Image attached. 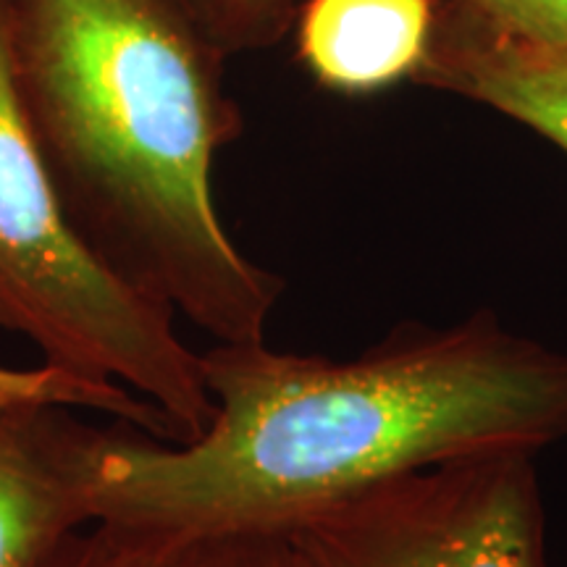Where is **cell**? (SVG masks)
Returning a JSON list of instances; mask_svg holds the SVG:
<instances>
[{"label":"cell","mask_w":567,"mask_h":567,"mask_svg":"<svg viewBox=\"0 0 567 567\" xmlns=\"http://www.w3.org/2000/svg\"><path fill=\"white\" fill-rule=\"evenodd\" d=\"M213 400L187 444L103 431L92 523L168 542L292 530L381 481L567 436V354L492 313L400 326L352 360L266 342L200 354Z\"/></svg>","instance_id":"cell-1"},{"label":"cell","mask_w":567,"mask_h":567,"mask_svg":"<svg viewBox=\"0 0 567 567\" xmlns=\"http://www.w3.org/2000/svg\"><path fill=\"white\" fill-rule=\"evenodd\" d=\"M17 80L71 224L216 344L266 342L284 281L234 245L213 163L234 111L166 0H13Z\"/></svg>","instance_id":"cell-2"},{"label":"cell","mask_w":567,"mask_h":567,"mask_svg":"<svg viewBox=\"0 0 567 567\" xmlns=\"http://www.w3.org/2000/svg\"><path fill=\"white\" fill-rule=\"evenodd\" d=\"M13 21L0 0V329L42 363L130 389L172 423L174 444L193 442L213 417L200 354L71 224L21 101Z\"/></svg>","instance_id":"cell-3"},{"label":"cell","mask_w":567,"mask_h":567,"mask_svg":"<svg viewBox=\"0 0 567 567\" xmlns=\"http://www.w3.org/2000/svg\"><path fill=\"white\" fill-rule=\"evenodd\" d=\"M536 452L400 473L287 530L313 567H547Z\"/></svg>","instance_id":"cell-4"},{"label":"cell","mask_w":567,"mask_h":567,"mask_svg":"<svg viewBox=\"0 0 567 567\" xmlns=\"http://www.w3.org/2000/svg\"><path fill=\"white\" fill-rule=\"evenodd\" d=\"M69 410L0 413V567H45L92 523L90 484L103 429H90Z\"/></svg>","instance_id":"cell-5"},{"label":"cell","mask_w":567,"mask_h":567,"mask_svg":"<svg viewBox=\"0 0 567 567\" xmlns=\"http://www.w3.org/2000/svg\"><path fill=\"white\" fill-rule=\"evenodd\" d=\"M417 74L530 126L567 153V53L549 42L444 0Z\"/></svg>","instance_id":"cell-6"},{"label":"cell","mask_w":567,"mask_h":567,"mask_svg":"<svg viewBox=\"0 0 567 567\" xmlns=\"http://www.w3.org/2000/svg\"><path fill=\"white\" fill-rule=\"evenodd\" d=\"M434 17V0H310L302 59L331 90H384L423 66Z\"/></svg>","instance_id":"cell-7"},{"label":"cell","mask_w":567,"mask_h":567,"mask_svg":"<svg viewBox=\"0 0 567 567\" xmlns=\"http://www.w3.org/2000/svg\"><path fill=\"white\" fill-rule=\"evenodd\" d=\"M30 405L95 410L113 417L118 425L174 444L172 423L130 389L101 384L51 363L34 368L0 365V413Z\"/></svg>","instance_id":"cell-8"},{"label":"cell","mask_w":567,"mask_h":567,"mask_svg":"<svg viewBox=\"0 0 567 567\" xmlns=\"http://www.w3.org/2000/svg\"><path fill=\"white\" fill-rule=\"evenodd\" d=\"M163 567H313L284 530H237L174 542Z\"/></svg>","instance_id":"cell-9"},{"label":"cell","mask_w":567,"mask_h":567,"mask_svg":"<svg viewBox=\"0 0 567 567\" xmlns=\"http://www.w3.org/2000/svg\"><path fill=\"white\" fill-rule=\"evenodd\" d=\"M174 542L142 530L90 523L61 544L45 567H163Z\"/></svg>","instance_id":"cell-10"},{"label":"cell","mask_w":567,"mask_h":567,"mask_svg":"<svg viewBox=\"0 0 567 567\" xmlns=\"http://www.w3.org/2000/svg\"><path fill=\"white\" fill-rule=\"evenodd\" d=\"M455 3L567 53V0H455Z\"/></svg>","instance_id":"cell-11"},{"label":"cell","mask_w":567,"mask_h":567,"mask_svg":"<svg viewBox=\"0 0 567 567\" xmlns=\"http://www.w3.org/2000/svg\"><path fill=\"white\" fill-rule=\"evenodd\" d=\"M243 3H255V0H243Z\"/></svg>","instance_id":"cell-12"}]
</instances>
